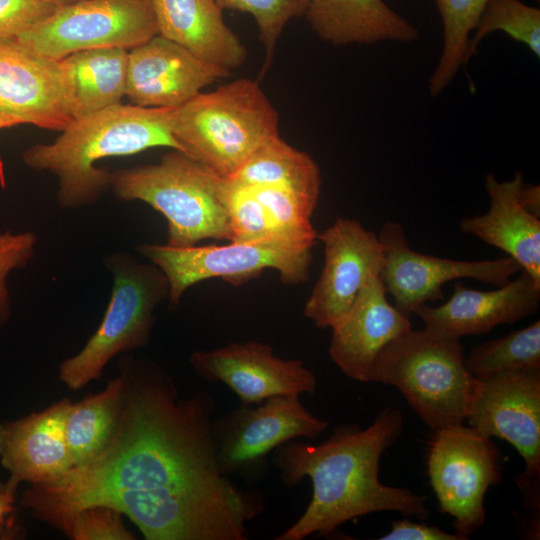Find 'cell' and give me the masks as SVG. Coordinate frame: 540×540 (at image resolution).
<instances>
[{"label": "cell", "instance_id": "obj_5", "mask_svg": "<svg viewBox=\"0 0 540 540\" xmlns=\"http://www.w3.org/2000/svg\"><path fill=\"white\" fill-rule=\"evenodd\" d=\"M171 129L185 154L229 179L279 136V115L257 81L241 78L174 108Z\"/></svg>", "mask_w": 540, "mask_h": 540}, {"label": "cell", "instance_id": "obj_13", "mask_svg": "<svg viewBox=\"0 0 540 540\" xmlns=\"http://www.w3.org/2000/svg\"><path fill=\"white\" fill-rule=\"evenodd\" d=\"M157 34L150 0H78L57 6L16 39L40 55L60 60L88 49L130 50Z\"/></svg>", "mask_w": 540, "mask_h": 540}, {"label": "cell", "instance_id": "obj_6", "mask_svg": "<svg viewBox=\"0 0 540 540\" xmlns=\"http://www.w3.org/2000/svg\"><path fill=\"white\" fill-rule=\"evenodd\" d=\"M464 357L460 340L411 328L379 351L369 382L396 387L433 431L461 425L478 383Z\"/></svg>", "mask_w": 540, "mask_h": 540}, {"label": "cell", "instance_id": "obj_33", "mask_svg": "<svg viewBox=\"0 0 540 540\" xmlns=\"http://www.w3.org/2000/svg\"><path fill=\"white\" fill-rule=\"evenodd\" d=\"M76 540H131L134 536L124 527L121 513L103 505L83 508L57 524Z\"/></svg>", "mask_w": 540, "mask_h": 540}, {"label": "cell", "instance_id": "obj_1", "mask_svg": "<svg viewBox=\"0 0 540 540\" xmlns=\"http://www.w3.org/2000/svg\"><path fill=\"white\" fill-rule=\"evenodd\" d=\"M125 378L119 419L103 451L25 493L26 505L46 520L57 524L119 491L212 489L232 482L218 470L210 394L178 399L173 380L150 363Z\"/></svg>", "mask_w": 540, "mask_h": 540}, {"label": "cell", "instance_id": "obj_31", "mask_svg": "<svg viewBox=\"0 0 540 540\" xmlns=\"http://www.w3.org/2000/svg\"><path fill=\"white\" fill-rule=\"evenodd\" d=\"M224 192L232 232L231 241H292L282 233L247 186L226 178Z\"/></svg>", "mask_w": 540, "mask_h": 540}, {"label": "cell", "instance_id": "obj_12", "mask_svg": "<svg viewBox=\"0 0 540 540\" xmlns=\"http://www.w3.org/2000/svg\"><path fill=\"white\" fill-rule=\"evenodd\" d=\"M427 469L441 512L454 519L463 540L485 521L484 497L502 476L501 458L492 438L464 424L433 431Z\"/></svg>", "mask_w": 540, "mask_h": 540}, {"label": "cell", "instance_id": "obj_39", "mask_svg": "<svg viewBox=\"0 0 540 540\" xmlns=\"http://www.w3.org/2000/svg\"><path fill=\"white\" fill-rule=\"evenodd\" d=\"M19 124L21 123L15 119L0 116V129L16 126Z\"/></svg>", "mask_w": 540, "mask_h": 540}, {"label": "cell", "instance_id": "obj_2", "mask_svg": "<svg viewBox=\"0 0 540 540\" xmlns=\"http://www.w3.org/2000/svg\"><path fill=\"white\" fill-rule=\"evenodd\" d=\"M403 427L402 412L387 407L364 429L342 424L318 445L293 439L276 448L271 463L281 482L293 487L308 477L313 491L304 513L274 539L327 535L347 521L375 512L426 519L425 495L384 485L379 479L381 457L398 441Z\"/></svg>", "mask_w": 540, "mask_h": 540}, {"label": "cell", "instance_id": "obj_32", "mask_svg": "<svg viewBox=\"0 0 540 540\" xmlns=\"http://www.w3.org/2000/svg\"><path fill=\"white\" fill-rule=\"evenodd\" d=\"M223 9L249 13L256 21L259 38L265 48L262 73L271 66L278 40L285 25L305 15L308 0H215Z\"/></svg>", "mask_w": 540, "mask_h": 540}, {"label": "cell", "instance_id": "obj_17", "mask_svg": "<svg viewBox=\"0 0 540 540\" xmlns=\"http://www.w3.org/2000/svg\"><path fill=\"white\" fill-rule=\"evenodd\" d=\"M190 363L202 379L230 388L240 404H258L276 395L300 396L317 388L314 372L302 360L277 357L270 345L257 341L198 350Z\"/></svg>", "mask_w": 540, "mask_h": 540}, {"label": "cell", "instance_id": "obj_16", "mask_svg": "<svg viewBox=\"0 0 540 540\" xmlns=\"http://www.w3.org/2000/svg\"><path fill=\"white\" fill-rule=\"evenodd\" d=\"M0 116L59 132L70 125L75 114L62 60L0 37Z\"/></svg>", "mask_w": 540, "mask_h": 540}, {"label": "cell", "instance_id": "obj_14", "mask_svg": "<svg viewBox=\"0 0 540 540\" xmlns=\"http://www.w3.org/2000/svg\"><path fill=\"white\" fill-rule=\"evenodd\" d=\"M378 237L384 251L380 279L392 295L394 306L408 317L421 305L442 300V287L451 280L469 278L499 287L522 270L507 255L462 261L419 253L410 248L402 225L395 221L385 222Z\"/></svg>", "mask_w": 540, "mask_h": 540}, {"label": "cell", "instance_id": "obj_35", "mask_svg": "<svg viewBox=\"0 0 540 540\" xmlns=\"http://www.w3.org/2000/svg\"><path fill=\"white\" fill-rule=\"evenodd\" d=\"M56 8L43 0H0V37L17 38Z\"/></svg>", "mask_w": 540, "mask_h": 540}, {"label": "cell", "instance_id": "obj_26", "mask_svg": "<svg viewBox=\"0 0 540 540\" xmlns=\"http://www.w3.org/2000/svg\"><path fill=\"white\" fill-rule=\"evenodd\" d=\"M229 179L249 186L280 188L318 203L321 175L313 158L280 136L261 144Z\"/></svg>", "mask_w": 540, "mask_h": 540}, {"label": "cell", "instance_id": "obj_8", "mask_svg": "<svg viewBox=\"0 0 540 540\" xmlns=\"http://www.w3.org/2000/svg\"><path fill=\"white\" fill-rule=\"evenodd\" d=\"M103 263L113 284L102 322L82 350L60 365V379L71 389L98 379L117 354L147 344L154 311L169 297L168 280L155 264L124 251L107 255Z\"/></svg>", "mask_w": 540, "mask_h": 540}, {"label": "cell", "instance_id": "obj_21", "mask_svg": "<svg viewBox=\"0 0 540 540\" xmlns=\"http://www.w3.org/2000/svg\"><path fill=\"white\" fill-rule=\"evenodd\" d=\"M69 399L46 410L0 425V461L10 473L7 486L42 484L58 479L72 467L65 420Z\"/></svg>", "mask_w": 540, "mask_h": 540}, {"label": "cell", "instance_id": "obj_28", "mask_svg": "<svg viewBox=\"0 0 540 540\" xmlns=\"http://www.w3.org/2000/svg\"><path fill=\"white\" fill-rule=\"evenodd\" d=\"M464 364L478 380L500 373L540 370V320L476 345L464 357Z\"/></svg>", "mask_w": 540, "mask_h": 540}, {"label": "cell", "instance_id": "obj_19", "mask_svg": "<svg viewBox=\"0 0 540 540\" xmlns=\"http://www.w3.org/2000/svg\"><path fill=\"white\" fill-rule=\"evenodd\" d=\"M539 303L540 284L521 270L517 278L490 291L470 289L456 282L445 303L437 307L423 304L414 314L423 321L425 329L460 340L463 336H478L499 324H513L533 315Z\"/></svg>", "mask_w": 540, "mask_h": 540}, {"label": "cell", "instance_id": "obj_20", "mask_svg": "<svg viewBox=\"0 0 540 540\" xmlns=\"http://www.w3.org/2000/svg\"><path fill=\"white\" fill-rule=\"evenodd\" d=\"M380 276L373 277L332 329L329 356L349 378L367 383L374 359L391 340L412 328L410 317L387 299Z\"/></svg>", "mask_w": 540, "mask_h": 540}, {"label": "cell", "instance_id": "obj_27", "mask_svg": "<svg viewBox=\"0 0 540 540\" xmlns=\"http://www.w3.org/2000/svg\"><path fill=\"white\" fill-rule=\"evenodd\" d=\"M126 386L125 375L76 404H70L65 435L73 467L90 463L106 447L116 428Z\"/></svg>", "mask_w": 540, "mask_h": 540}, {"label": "cell", "instance_id": "obj_25", "mask_svg": "<svg viewBox=\"0 0 540 540\" xmlns=\"http://www.w3.org/2000/svg\"><path fill=\"white\" fill-rule=\"evenodd\" d=\"M128 51L96 48L61 59L70 84L75 119L122 103L126 96Z\"/></svg>", "mask_w": 540, "mask_h": 540}, {"label": "cell", "instance_id": "obj_10", "mask_svg": "<svg viewBox=\"0 0 540 540\" xmlns=\"http://www.w3.org/2000/svg\"><path fill=\"white\" fill-rule=\"evenodd\" d=\"M297 395H276L258 404H240L212 421L217 466L223 476L253 484L269 470L268 456L282 444L315 439L327 428Z\"/></svg>", "mask_w": 540, "mask_h": 540}, {"label": "cell", "instance_id": "obj_7", "mask_svg": "<svg viewBox=\"0 0 540 540\" xmlns=\"http://www.w3.org/2000/svg\"><path fill=\"white\" fill-rule=\"evenodd\" d=\"M95 505L126 515L148 540H246V524L265 509L259 490L233 482L213 489L119 491Z\"/></svg>", "mask_w": 540, "mask_h": 540}, {"label": "cell", "instance_id": "obj_30", "mask_svg": "<svg viewBox=\"0 0 540 540\" xmlns=\"http://www.w3.org/2000/svg\"><path fill=\"white\" fill-rule=\"evenodd\" d=\"M469 39L465 64L476 53L481 40L489 33L503 31L525 44L540 56V9L520 0H488Z\"/></svg>", "mask_w": 540, "mask_h": 540}, {"label": "cell", "instance_id": "obj_40", "mask_svg": "<svg viewBox=\"0 0 540 540\" xmlns=\"http://www.w3.org/2000/svg\"><path fill=\"white\" fill-rule=\"evenodd\" d=\"M43 1L56 5V6H60V5L69 4L78 0H43Z\"/></svg>", "mask_w": 540, "mask_h": 540}, {"label": "cell", "instance_id": "obj_9", "mask_svg": "<svg viewBox=\"0 0 540 540\" xmlns=\"http://www.w3.org/2000/svg\"><path fill=\"white\" fill-rule=\"evenodd\" d=\"M312 248L293 241L267 240L191 247L146 243L138 245L137 251L165 274L169 306L175 308L188 288L211 278L240 285L270 268L279 272L285 284L303 283L309 277Z\"/></svg>", "mask_w": 540, "mask_h": 540}, {"label": "cell", "instance_id": "obj_23", "mask_svg": "<svg viewBox=\"0 0 540 540\" xmlns=\"http://www.w3.org/2000/svg\"><path fill=\"white\" fill-rule=\"evenodd\" d=\"M150 1L159 35L229 71L245 62L246 48L224 22L215 0Z\"/></svg>", "mask_w": 540, "mask_h": 540}, {"label": "cell", "instance_id": "obj_24", "mask_svg": "<svg viewBox=\"0 0 540 540\" xmlns=\"http://www.w3.org/2000/svg\"><path fill=\"white\" fill-rule=\"evenodd\" d=\"M305 15L324 41L333 45L409 43L417 28L383 0H308Z\"/></svg>", "mask_w": 540, "mask_h": 540}, {"label": "cell", "instance_id": "obj_22", "mask_svg": "<svg viewBox=\"0 0 540 540\" xmlns=\"http://www.w3.org/2000/svg\"><path fill=\"white\" fill-rule=\"evenodd\" d=\"M523 174L499 181L494 174L485 176L490 199L489 210L465 217L460 230L494 246L515 259L536 283L540 284V219L522 204Z\"/></svg>", "mask_w": 540, "mask_h": 540}, {"label": "cell", "instance_id": "obj_15", "mask_svg": "<svg viewBox=\"0 0 540 540\" xmlns=\"http://www.w3.org/2000/svg\"><path fill=\"white\" fill-rule=\"evenodd\" d=\"M317 238L324 246V267L304 315L317 328L326 329L339 323L364 286L380 276L384 251L378 235L355 219L339 217Z\"/></svg>", "mask_w": 540, "mask_h": 540}, {"label": "cell", "instance_id": "obj_3", "mask_svg": "<svg viewBox=\"0 0 540 540\" xmlns=\"http://www.w3.org/2000/svg\"><path fill=\"white\" fill-rule=\"evenodd\" d=\"M174 108L118 104L75 119L51 143H38L23 154L25 164L57 177V201L63 209L96 203L110 189L111 172L99 160L133 155L154 147L184 153L172 133Z\"/></svg>", "mask_w": 540, "mask_h": 540}, {"label": "cell", "instance_id": "obj_18", "mask_svg": "<svg viewBox=\"0 0 540 540\" xmlns=\"http://www.w3.org/2000/svg\"><path fill=\"white\" fill-rule=\"evenodd\" d=\"M229 75L157 34L128 51L126 97L142 107L177 108Z\"/></svg>", "mask_w": 540, "mask_h": 540}, {"label": "cell", "instance_id": "obj_36", "mask_svg": "<svg viewBox=\"0 0 540 540\" xmlns=\"http://www.w3.org/2000/svg\"><path fill=\"white\" fill-rule=\"evenodd\" d=\"M379 540H463L456 533H447L434 525L425 522L417 523L407 519L396 520L391 530L378 538Z\"/></svg>", "mask_w": 540, "mask_h": 540}, {"label": "cell", "instance_id": "obj_38", "mask_svg": "<svg viewBox=\"0 0 540 540\" xmlns=\"http://www.w3.org/2000/svg\"><path fill=\"white\" fill-rule=\"evenodd\" d=\"M14 491L7 484L3 489H0V522L12 510Z\"/></svg>", "mask_w": 540, "mask_h": 540}, {"label": "cell", "instance_id": "obj_29", "mask_svg": "<svg viewBox=\"0 0 540 540\" xmlns=\"http://www.w3.org/2000/svg\"><path fill=\"white\" fill-rule=\"evenodd\" d=\"M443 25V48L429 79L431 96H439L462 65L470 39L488 0H434ZM539 2L540 0H535Z\"/></svg>", "mask_w": 540, "mask_h": 540}, {"label": "cell", "instance_id": "obj_37", "mask_svg": "<svg viewBox=\"0 0 540 540\" xmlns=\"http://www.w3.org/2000/svg\"><path fill=\"white\" fill-rule=\"evenodd\" d=\"M521 201L523 206L534 216L540 218V187L539 185L525 183L521 189Z\"/></svg>", "mask_w": 540, "mask_h": 540}, {"label": "cell", "instance_id": "obj_4", "mask_svg": "<svg viewBox=\"0 0 540 540\" xmlns=\"http://www.w3.org/2000/svg\"><path fill=\"white\" fill-rule=\"evenodd\" d=\"M226 178L172 149L156 164L111 172L110 189L124 202L142 201L167 221V245L191 247L205 239L232 240Z\"/></svg>", "mask_w": 540, "mask_h": 540}, {"label": "cell", "instance_id": "obj_34", "mask_svg": "<svg viewBox=\"0 0 540 540\" xmlns=\"http://www.w3.org/2000/svg\"><path fill=\"white\" fill-rule=\"evenodd\" d=\"M37 236L31 231L0 233V320L4 321L10 312V292L7 287L8 275L16 269L28 265L35 253Z\"/></svg>", "mask_w": 540, "mask_h": 540}, {"label": "cell", "instance_id": "obj_11", "mask_svg": "<svg viewBox=\"0 0 540 540\" xmlns=\"http://www.w3.org/2000/svg\"><path fill=\"white\" fill-rule=\"evenodd\" d=\"M466 421L482 436L505 440L518 451L525 468L516 484L526 510L539 522L540 370L478 380Z\"/></svg>", "mask_w": 540, "mask_h": 540}]
</instances>
